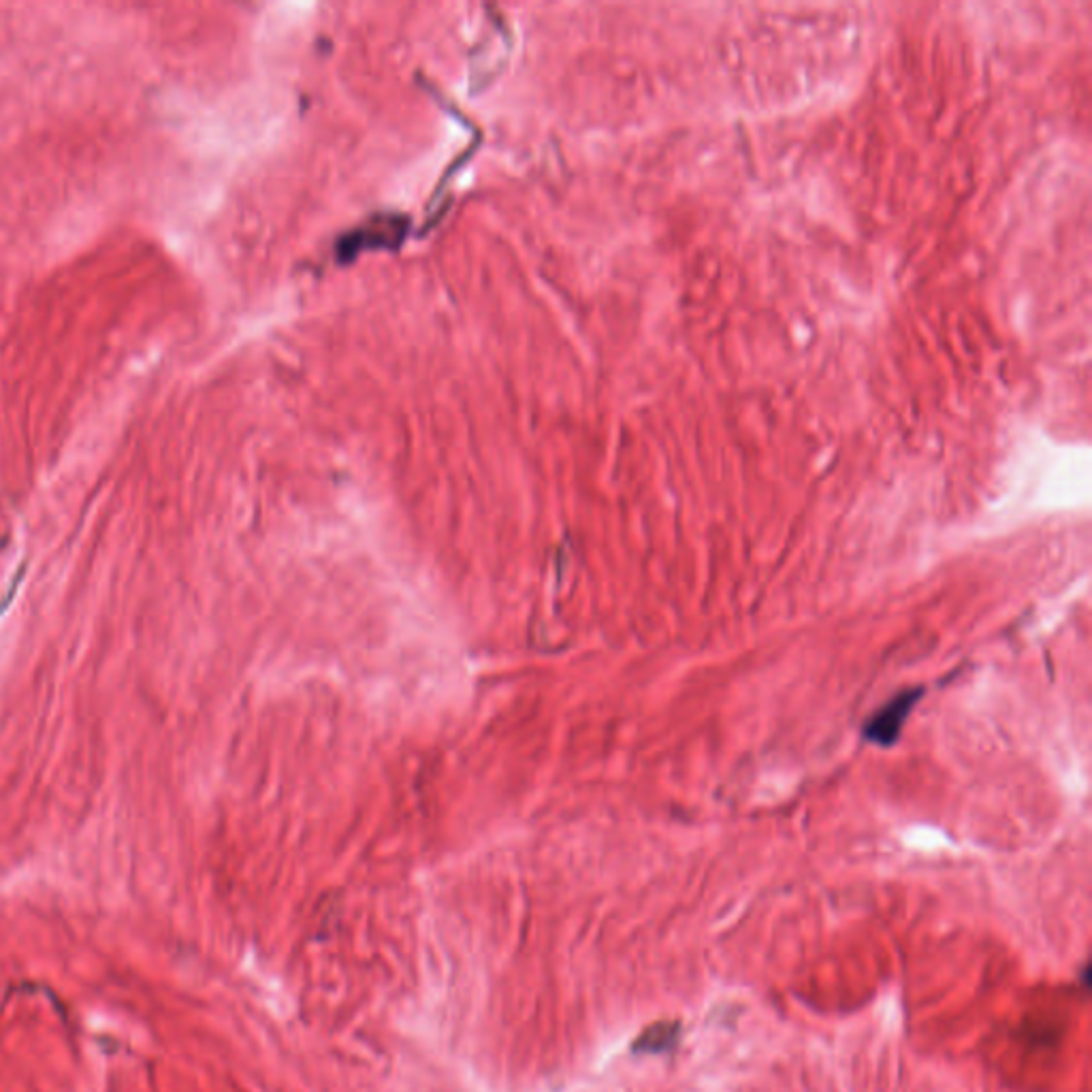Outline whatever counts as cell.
Listing matches in <instances>:
<instances>
[{"label": "cell", "mask_w": 1092, "mask_h": 1092, "mask_svg": "<svg viewBox=\"0 0 1092 1092\" xmlns=\"http://www.w3.org/2000/svg\"><path fill=\"white\" fill-rule=\"evenodd\" d=\"M677 1035H679V1026H672V1024L655 1026L645 1037V1039H653V1041H643V1046L647 1050H663V1048H668L670 1043L677 1041Z\"/></svg>", "instance_id": "cell-2"}, {"label": "cell", "mask_w": 1092, "mask_h": 1092, "mask_svg": "<svg viewBox=\"0 0 1092 1092\" xmlns=\"http://www.w3.org/2000/svg\"><path fill=\"white\" fill-rule=\"evenodd\" d=\"M913 702V695H900V698L894 700L892 707H885V710H881L877 719L873 722V725L868 727V736L870 739L880 741V742H890L894 739V734H897L900 722H903L905 715L909 713V707H912Z\"/></svg>", "instance_id": "cell-1"}]
</instances>
